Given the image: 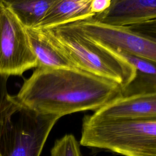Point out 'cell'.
Returning <instances> with one entry per match:
<instances>
[{
	"instance_id": "6da1fadb",
	"label": "cell",
	"mask_w": 156,
	"mask_h": 156,
	"mask_svg": "<svg viewBox=\"0 0 156 156\" xmlns=\"http://www.w3.org/2000/svg\"><path fill=\"white\" fill-rule=\"evenodd\" d=\"M122 94L115 82L79 68H36L13 97L27 108L61 118L95 112Z\"/></svg>"
},
{
	"instance_id": "7a4b0ae2",
	"label": "cell",
	"mask_w": 156,
	"mask_h": 156,
	"mask_svg": "<svg viewBox=\"0 0 156 156\" xmlns=\"http://www.w3.org/2000/svg\"><path fill=\"white\" fill-rule=\"evenodd\" d=\"M79 144L124 156H156V119H98L85 115Z\"/></svg>"
},
{
	"instance_id": "3957f363",
	"label": "cell",
	"mask_w": 156,
	"mask_h": 156,
	"mask_svg": "<svg viewBox=\"0 0 156 156\" xmlns=\"http://www.w3.org/2000/svg\"><path fill=\"white\" fill-rule=\"evenodd\" d=\"M60 118L27 108L7 94L0 102V155L40 156Z\"/></svg>"
},
{
	"instance_id": "277c9868",
	"label": "cell",
	"mask_w": 156,
	"mask_h": 156,
	"mask_svg": "<svg viewBox=\"0 0 156 156\" xmlns=\"http://www.w3.org/2000/svg\"><path fill=\"white\" fill-rule=\"evenodd\" d=\"M50 29L78 68L115 82L122 93L136 79L137 71L130 63L72 24Z\"/></svg>"
},
{
	"instance_id": "5b68a950",
	"label": "cell",
	"mask_w": 156,
	"mask_h": 156,
	"mask_svg": "<svg viewBox=\"0 0 156 156\" xmlns=\"http://www.w3.org/2000/svg\"><path fill=\"white\" fill-rule=\"evenodd\" d=\"M37 66L25 27L4 1H0V75L21 76Z\"/></svg>"
},
{
	"instance_id": "8992f818",
	"label": "cell",
	"mask_w": 156,
	"mask_h": 156,
	"mask_svg": "<svg viewBox=\"0 0 156 156\" xmlns=\"http://www.w3.org/2000/svg\"><path fill=\"white\" fill-rule=\"evenodd\" d=\"M71 24L99 44L156 62L155 38L135 32L130 27L102 23L93 17Z\"/></svg>"
},
{
	"instance_id": "52a82bcc",
	"label": "cell",
	"mask_w": 156,
	"mask_h": 156,
	"mask_svg": "<svg viewBox=\"0 0 156 156\" xmlns=\"http://www.w3.org/2000/svg\"><path fill=\"white\" fill-rule=\"evenodd\" d=\"M90 116L98 119H156V92L122 94L96 110Z\"/></svg>"
},
{
	"instance_id": "ba28073f",
	"label": "cell",
	"mask_w": 156,
	"mask_h": 156,
	"mask_svg": "<svg viewBox=\"0 0 156 156\" xmlns=\"http://www.w3.org/2000/svg\"><path fill=\"white\" fill-rule=\"evenodd\" d=\"M37 68H78L50 29L25 28Z\"/></svg>"
},
{
	"instance_id": "9c48e42d",
	"label": "cell",
	"mask_w": 156,
	"mask_h": 156,
	"mask_svg": "<svg viewBox=\"0 0 156 156\" xmlns=\"http://www.w3.org/2000/svg\"><path fill=\"white\" fill-rule=\"evenodd\" d=\"M93 18L102 23L117 26L129 27L154 21L156 0H112L105 12Z\"/></svg>"
},
{
	"instance_id": "30bf717a",
	"label": "cell",
	"mask_w": 156,
	"mask_h": 156,
	"mask_svg": "<svg viewBox=\"0 0 156 156\" xmlns=\"http://www.w3.org/2000/svg\"><path fill=\"white\" fill-rule=\"evenodd\" d=\"M91 0H54L35 28L51 29L94 16Z\"/></svg>"
},
{
	"instance_id": "8fae6325",
	"label": "cell",
	"mask_w": 156,
	"mask_h": 156,
	"mask_svg": "<svg viewBox=\"0 0 156 156\" xmlns=\"http://www.w3.org/2000/svg\"><path fill=\"white\" fill-rule=\"evenodd\" d=\"M25 28H35L54 0L4 1Z\"/></svg>"
},
{
	"instance_id": "7c38bea8",
	"label": "cell",
	"mask_w": 156,
	"mask_h": 156,
	"mask_svg": "<svg viewBox=\"0 0 156 156\" xmlns=\"http://www.w3.org/2000/svg\"><path fill=\"white\" fill-rule=\"evenodd\" d=\"M50 153L51 156H81L79 143L71 133L56 140Z\"/></svg>"
},
{
	"instance_id": "4fadbf2b",
	"label": "cell",
	"mask_w": 156,
	"mask_h": 156,
	"mask_svg": "<svg viewBox=\"0 0 156 156\" xmlns=\"http://www.w3.org/2000/svg\"><path fill=\"white\" fill-rule=\"evenodd\" d=\"M108 49L115 52L116 54L122 57L124 59L127 60L129 63H130L136 69L138 74L141 73L145 76L149 77L152 79H155V63L129 54L120 50L113 49L110 48Z\"/></svg>"
},
{
	"instance_id": "5bb4252c",
	"label": "cell",
	"mask_w": 156,
	"mask_h": 156,
	"mask_svg": "<svg viewBox=\"0 0 156 156\" xmlns=\"http://www.w3.org/2000/svg\"><path fill=\"white\" fill-rule=\"evenodd\" d=\"M112 0H91L90 9L94 15L105 12L110 6Z\"/></svg>"
},
{
	"instance_id": "9a60e30c",
	"label": "cell",
	"mask_w": 156,
	"mask_h": 156,
	"mask_svg": "<svg viewBox=\"0 0 156 156\" xmlns=\"http://www.w3.org/2000/svg\"><path fill=\"white\" fill-rule=\"evenodd\" d=\"M0 156H1V155H0Z\"/></svg>"
}]
</instances>
